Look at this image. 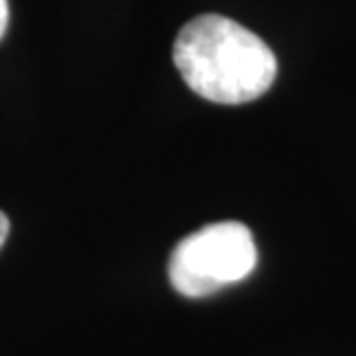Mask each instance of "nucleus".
Returning <instances> with one entry per match:
<instances>
[{
    "instance_id": "obj_1",
    "label": "nucleus",
    "mask_w": 356,
    "mask_h": 356,
    "mask_svg": "<svg viewBox=\"0 0 356 356\" xmlns=\"http://www.w3.org/2000/svg\"><path fill=\"white\" fill-rule=\"evenodd\" d=\"M174 65L197 95L218 104L252 102L273 86L277 74L266 42L220 14H202L178 31Z\"/></svg>"
},
{
    "instance_id": "obj_3",
    "label": "nucleus",
    "mask_w": 356,
    "mask_h": 356,
    "mask_svg": "<svg viewBox=\"0 0 356 356\" xmlns=\"http://www.w3.org/2000/svg\"><path fill=\"white\" fill-rule=\"evenodd\" d=\"M7 24H10V5H7V0H0V40L7 31Z\"/></svg>"
},
{
    "instance_id": "obj_2",
    "label": "nucleus",
    "mask_w": 356,
    "mask_h": 356,
    "mask_svg": "<svg viewBox=\"0 0 356 356\" xmlns=\"http://www.w3.org/2000/svg\"><path fill=\"white\" fill-rule=\"evenodd\" d=\"M257 266V245L243 222H213L178 241L169 257V282L181 296L202 298L241 282Z\"/></svg>"
},
{
    "instance_id": "obj_4",
    "label": "nucleus",
    "mask_w": 356,
    "mask_h": 356,
    "mask_svg": "<svg viewBox=\"0 0 356 356\" xmlns=\"http://www.w3.org/2000/svg\"><path fill=\"white\" fill-rule=\"evenodd\" d=\"M7 234H10V220H7V216L3 211H0V248L5 245L7 241Z\"/></svg>"
}]
</instances>
